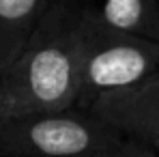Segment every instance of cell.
Listing matches in <instances>:
<instances>
[{"label":"cell","mask_w":159,"mask_h":157,"mask_svg":"<svg viewBox=\"0 0 159 157\" xmlns=\"http://www.w3.org/2000/svg\"><path fill=\"white\" fill-rule=\"evenodd\" d=\"M84 7L82 0H48V11H56V9H80Z\"/></svg>","instance_id":"obj_8"},{"label":"cell","mask_w":159,"mask_h":157,"mask_svg":"<svg viewBox=\"0 0 159 157\" xmlns=\"http://www.w3.org/2000/svg\"><path fill=\"white\" fill-rule=\"evenodd\" d=\"M88 108L129 138L153 144L159 138V71L135 86L99 95Z\"/></svg>","instance_id":"obj_4"},{"label":"cell","mask_w":159,"mask_h":157,"mask_svg":"<svg viewBox=\"0 0 159 157\" xmlns=\"http://www.w3.org/2000/svg\"><path fill=\"white\" fill-rule=\"evenodd\" d=\"M114 157H159V153L151 144H144V142L133 140L127 149H123L118 155H114Z\"/></svg>","instance_id":"obj_7"},{"label":"cell","mask_w":159,"mask_h":157,"mask_svg":"<svg viewBox=\"0 0 159 157\" xmlns=\"http://www.w3.org/2000/svg\"><path fill=\"white\" fill-rule=\"evenodd\" d=\"M151 146H153V149H155V151H157V153H159V138H157V140H155V142H153V144H151Z\"/></svg>","instance_id":"obj_9"},{"label":"cell","mask_w":159,"mask_h":157,"mask_svg":"<svg viewBox=\"0 0 159 157\" xmlns=\"http://www.w3.org/2000/svg\"><path fill=\"white\" fill-rule=\"evenodd\" d=\"M80 35V105L99 95L129 88L159 71V41L125 32L101 20L84 4L78 15Z\"/></svg>","instance_id":"obj_3"},{"label":"cell","mask_w":159,"mask_h":157,"mask_svg":"<svg viewBox=\"0 0 159 157\" xmlns=\"http://www.w3.org/2000/svg\"><path fill=\"white\" fill-rule=\"evenodd\" d=\"M97 11L110 26L159 41V0H106Z\"/></svg>","instance_id":"obj_6"},{"label":"cell","mask_w":159,"mask_h":157,"mask_svg":"<svg viewBox=\"0 0 159 157\" xmlns=\"http://www.w3.org/2000/svg\"><path fill=\"white\" fill-rule=\"evenodd\" d=\"M48 13V0H0V73L24 52Z\"/></svg>","instance_id":"obj_5"},{"label":"cell","mask_w":159,"mask_h":157,"mask_svg":"<svg viewBox=\"0 0 159 157\" xmlns=\"http://www.w3.org/2000/svg\"><path fill=\"white\" fill-rule=\"evenodd\" d=\"M131 142L86 105L0 118V157H114Z\"/></svg>","instance_id":"obj_2"},{"label":"cell","mask_w":159,"mask_h":157,"mask_svg":"<svg viewBox=\"0 0 159 157\" xmlns=\"http://www.w3.org/2000/svg\"><path fill=\"white\" fill-rule=\"evenodd\" d=\"M80 9L48 11L24 52L0 73V118L80 105Z\"/></svg>","instance_id":"obj_1"}]
</instances>
